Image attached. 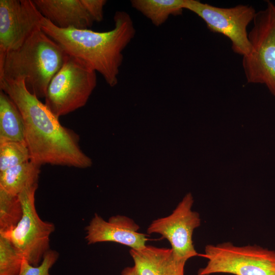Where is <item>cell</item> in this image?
<instances>
[{
    "label": "cell",
    "mask_w": 275,
    "mask_h": 275,
    "mask_svg": "<svg viewBox=\"0 0 275 275\" xmlns=\"http://www.w3.org/2000/svg\"><path fill=\"white\" fill-rule=\"evenodd\" d=\"M0 89L12 99L22 116L30 160L40 166L85 169L92 166V159L80 147L78 134L60 123L45 103L27 90L24 80L1 79Z\"/></svg>",
    "instance_id": "6da1fadb"
},
{
    "label": "cell",
    "mask_w": 275,
    "mask_h": 275,
    "mask_svg": "<svg viewBox=\"0 0 275 275\" xmlns=\"http://www.w3.org/2000/svg\"><path fill=\"white\" fill-rule=\"evenodd\" d=\"M113 29L96 32L73 28L61 29L43 17L41 28L65 52L100 73L112 87L117 85L123 51L134 38L135 29L130 15L116 12Z\"/></svg>",
    "instance_id": "7a4b0ae2"
},
{
    "label": "cell",
    "mask_w": 275,
    "mask_h": 275,
    "mask_svg": "<svg viewBox=\"0 0 275 275\" xmlns=\"http://www.w3.org/2000/svg\"><path fill=\"white\" fill-rule=\"evenodd\" d=\"M66 55L59 44L39 30L19 48L6 54L0 66V79H23L30 93L39 99L45 98Z\"/></svg>",
    "instance_id": "3957f363"
},
{
    "label": "cell",
    "mask_w": 275,
    "mask_h": 275,
    "mask_svg": "<svg viewBox=\"0 0 275 275\" xmlns=\"http://www.w3.org/2000/svg\"><path fill=\"white\" fill-rule=\"evenodd\" d=\"M96 85V72L67 54L48 85L45 104L59 119L85 106Z\"/></svg>",
    "instance_id": "277c9868"
},
{
    "label": "cell",
    "mask_w": 275,
    "mask_h": 275,
    "mask_svg": "<svg viewBox=\"0 0 275 275\" xmlns=\"http://www.w3.org/2000/svg\"><path fill=\"white\" fill-rule=\"evenodd\" d=\"M253 23L251 50L242 58L244 73L248 82L264 85L275 95V2L256 12Z\"/></svg>",
    "instance_id": "5b68a950"
},
{
    "label": "cell",
    "mask_w": 275,
    "mask_h": 275,
    "mask_svg": "<svg viewBox=\"0 0 275 275\" xmlns=\"http://www.w3.org/2000/svg\"><path fill=\"white\" fill-rule=\"evenodd\" d=\"M201 256L208 261L198 275H275V251L258 245L238 246L230 242L207 244Z\"/></svg>",
    "instance_id": "8992f818"
},
{
    "label": "cell",
    "mask_w": 275,
    "mask_h": 275,
    "mask_svg": "<svg viewBox=\"0 0 275 275\" xmlns=\"http://www.w3.org/2000/svg\"><path fill=\"white\" fill-rule=\"evenodd\" d=\"M38 185L25 189L18 196L22 207V216L17 225L0 235L7 238L31 264L39 265L45 254L50 249V236L55 230L54 225L43 221L37 213L35 193Z\"/></svg>",
    "instance_id": "52a82bcc"
},
{
    "label": "cell",
    "mask_w": 275,
    "mask_h": 275,
    "mask_svg": "<svg viewBox=\"0 0 275 275\" xmlns=\"http://www.w3.org/2000/svg\"><path fill=\"white\" fill-rule=\"evenodd\" d=\"M184 9L200 17L211 32L221 34L231 41L233 51L242 57L251 50L247 28L256 11L251 6L238 5L221 8L197 0H185Z\"/></svg>",
    "instance_id": "ba28073f"
},
{
    "label": "cell",
    "mask_w": 275,
    "mask_h": 275,
    "mask_svg": "<svg viewBox=\"0 0 275 275\" xmlns=\"http://www.w3.org/2000/svg\"><path fill=\"white\" fill-rule=\"evenodd\" d=\"M194 199L186 194L170 215L153 220L147 228L148 234H160L168 240L174 256L187 261L190 258L201 256L193 241L194 230L201 225L198 212L192 210Z\"/></svg>",
    "instance_id": "9c48e42d"
},
{
    "label": "cell",
    "mask_w": 275,
    "mask_h": 275,
    "mask_svg": "<svg viewBox=\"0 0 275 275\" xmlns=\"http://www.w3.org/2000/svg\"><path fill=\"white\" fill-rule=\"evenodd\" d=\"M43 15L31 0H0V66L6 54L41 30Z\"/></svg>",
    "instance_id": "30bf717a"
},
{
    "label": "cell",
    "mask_w": 275,
    "mask_h": 275,
    "mask_svg": "<svg viewBox=\"0 0 275 275\" xmlns=\"http://www.w3.org/2000/svg\"><path fill=\"white\" fill-rule=\"evenodd\" d=\"M139 226L126 216L113 215L106 221L95 213L85 228V239L88 244L114 242L140 250L150 239L149 235L139 232Z\"/></svg>",
    "instance_id": "8fae6325"
},
{
    "label": "cell",
    "mask_w": 275,
    "mask_h": 275,
    "mask_svg": "<svg viewBox=\"0 0 275 275\" xmlns=\"http://www.w3.org/2000/svg\"><path fill=\"white\" fill-rule=\"evenodd\" d=\"M44 17L61 29H89L94 21L81 0H34Z\"/></svg>",
    "instance_id": "7c38bea8"
},
{
    "label": "cell",
    "mask_w": 275,
    "mask_h": 275,
    "mask_svg": "<svg viewBox=\"0 0 275 275\" xmlns=\"http://www.w3.org/2000/svg\"><path fill=\"white\" fill-rule=\"evenodd\" d=\"M129 254L139 275H184L186 261L177 259L171 248L147 245Z\"/></svg>",
    "instance_id": "4fadbf2b"
},
{
    "label": "cell",
    "mask_w": 275,
    "mask_h": 275,
    "mask_svg": "<svg viewBox=\"0 0 275 275\" xmlns=\"http://www.w3.org/2000/svg\"><path fill=\"white\" fill-rule=\"evenodd\" d=\"M40 167L30 160L0 172V188L18 196L25 189L38 185Z\"/></svg>",
    "instance_id": "5bb4252c"
},
{
    "label": "cell",
    "mask_w": 275,
    "mask_h": 275,
    "mask_svg": "<svg viewBox=\"0 0 275 275\" xmlns=\"http://www.w3.org/2000/svg\"><path fill=\"white\" fill-rule=\"evenodd\" d=\"M25 142L22 116L12 99L0 91V143Z\"/></svg>",
    "instance_id": "9a60e30c"
},
{
    "label": "cell",
    "mask_w": 275,
    "mask_h": 275,
    "mask_svg": "<svg viewBox=\"0 0 275 275\" xmlns=\"http://www.w3.org/2000/svg\"><path fill=\"white\" fill-rule=\"evenodd\" d=\"M130 3L153 24L159 26L170 16L182 14L185 0H131Z\"/></svg>",
    "instance_id": "2e32d148"
},
{
    "label": "cell",
    "mask_w": 275,
    "mask_h": 275,
    "mask_svg": "<svg viewBox=\"0 0 275 275\" xmlns=\"http://www.w3.org/2000/svg\"><path fill=\"white\" fill-rule=\"evenodd\" d=\"M23 211L18 196L0 188V233L15 227L20 221Z\"/></svg>",
    "instance_id": "e0dca14e"
},
{
    "label": "cell",
    "mask_w": 275,
    "mask_h": 275,
    "mask_svg": "<svg viewBox=\"0 0 275 275\" xmlns=\"http://www.w3.org/2000/svg\"><path fill=\"white\" fill-rule=\"evenodd\" d=\"M30 160V151L25 142L0 143V172Z\"/></svg>",
    "instance_id": "ac0fdd59"
},
{
    "label": "cell",
    "mask_w": 275,
    "mask_h": 275,
    "mask_svg": "<svg viewBox=\"0 0 275 275\" xmlns=\"http://www.w3.org/2000/svg\"><path fill=\"white\" fill-rule=\"evenodd\" d=\"M23 259L10 241L0 235V275H19Z\"/></svg>",
    "instance_id": "d6986e66"
},
{
    "label": "cell",
    "mask_w": 275,
    "mask_h": 275,
    "mask_svg": "<svg viewBox=\"0 0 275 275\" xmlns=\"http://www.w3.org/2000/svg\"><path fill=\"white\" fill-rule=\"evenodd\" d=\"M59 257V253L50 249L45 254L41 263L38 266L31 264L23 258L19 275H51L49 270Z\"/></svg>",
    "instance_id": "ffe728a7"
},
{
    "label": "cell",
    "mask_w": 275,
    "mask_h": 275,
    "mask_svg": "<svg viewBox=\"0 0 275 275\" xmlns=\"http://www.w3.org/2000/svg\"><path fill=\"white\" fill-rule=\"evenodd\" d=\"M81 2L94 22H101L103 19V8L105 0H81Z\"/></svg>",
    "instance_id": "44dd1931"
},
{
    "label": "cell",
    "mask_w": 275,
    "mask_h": 275,
    "mask_svg": "<svg viewBox=\"0 0 275 275\" xmlns=\"http://www.w3.org/2000/svg\"><path fill=\"white\" fill-rule=\"evenodd\" d=\"M121 275H139V273L134 265L131 267H127L123 269Z\"/></svg>",
    "instance_id": "7402d4cb"
}]
</instances>
